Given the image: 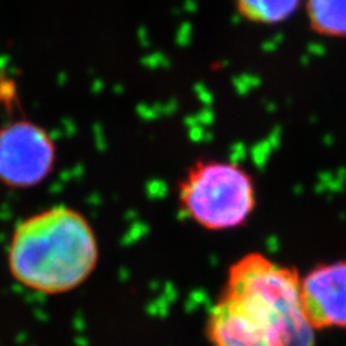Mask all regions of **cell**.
<instances>
[{
    "mask_svg": "<svg viewBox=\"0 0 346 346\" xmlns=\"http://www.w3.org/2000/svg\"><path fill=\"white\" fill-rule=\"evenodd\" d=\"M212 346H315L316 329L301 303L300 276L261 252L228 270L206 319Z\"/></svg>",
    "mask_w": 346,
    "mask_h": 346,
    "instance_id": "1",
    "label": "cell"
},
{
    "mask_svg": "<svg viewBox=\"0 0 346 346\" xmlns=\"http://www.w3.org/2000/svg\"><path fill=\"white\" fill-rule=\"evenodd\" d=\"M98 241L87 218L52 206L23 220L12 234L7 266L22 286L62 294L81 286L98 264Z\"/></svg>",
    "mask_w": 346,
    "mask_h": 346,
    "instance_id": "2",
    "label": "cell"
},
{
    "mask_svg": "<svg viewBox=\"0 0 346 346\" xmlns=\"http://www.w3.org/2000/svg\"><path fill=\"white\" fill-rule=\"evenodd\" d=\"M183 214L199 227L225 231L244 225L257 204L254 179L244 168L224 160H196L177 186Z\"/></svg>",
    "mask_w": 346,
    "mask_h": 346,
    "instance_id": "3",
    "label": "cell"
},
{
    "mask_svg": "<svg viewBox=\"0 0 346 346\" xmlns=\"http://www.w3.org/2000/svg\"><path fill=\"white\" fill-rule=\"evenodd\" d=\"M57 147L49 133L29 120L0 127V183L13 189L33 188L54 171Z\"/></svg>",
    "mask_w": 346,
    "mask_h": 346,
    "instance_id": "4",
    "label": "cell"
},
{
    "mask_svg": "<svg viewBox=\"0 0 346 346\" xmlns=\"http://www.w3.org/2000/svg\"><path fill=\"white\" fill-rule=\"evenodd\" d=\"M304 313L316 329H346V260L320 264L300 277Z\"/></svg>",
    "mask_w": 346,
    "mask_h": 346,
    "instance_id": "5",
    "label": "cell"
},
{
    "mask_svg": "<svg viewBox=\"0 0 346 346\" xmlns=\"http://www.w3.org/2000/svg\"><path fill=\"white\" fill-rule=\"evenodd\" d=\"M307 16L315 32L346 36V0H307Z\"/></svg>",
    "mask_w": 346,
    "mask_h": 346,
    "instance_id": "6",
    "label": "cell"
},
{
    "mask_svg": "<svg viewBox=\"0 0 346 346\" xmlns=\"http://www.w3.org/2000/svg\"><path fill=\"white\" fill-rule=\"evenodd\" d=\"M301 0H235L238 13L254 23L274 25L287 20Z\"/></svg>",
    "mask_w": 346,
    "mask_h": 346,
    "instance_id": "7",
    "label": "cell"
}]
</instances>
